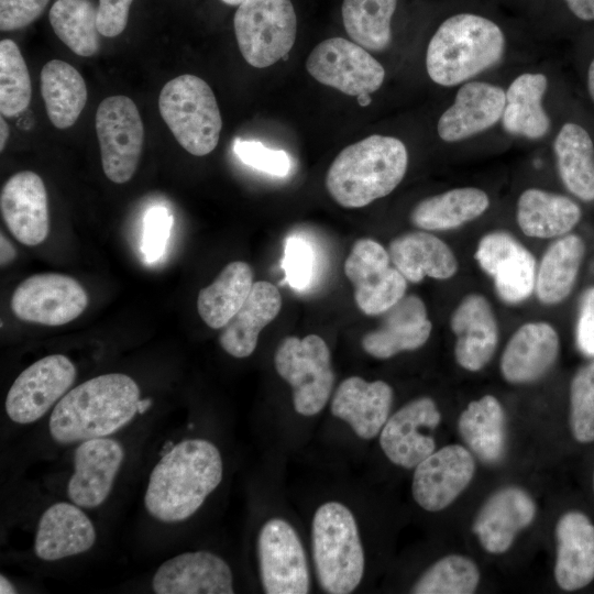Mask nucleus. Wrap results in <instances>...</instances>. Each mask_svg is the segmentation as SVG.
<instances>
[{
	"mask_svg": "<svg viewBox=\"0 0 594 594\" xmlns=\"http://www.w3.org/2000/svg\"><path fill=\"white\" fill-rule=\"evenodd\" d=\"M222 476L223 461L218 447L207 439H185L153 468L144 495L145 508L160 521H185L219 486Z\"/></svg>",
	"mask_w": 594,
	"mask_h": 594,
	"instance_id": "1",
	"label": "nucleus"
},
{
	"mask_svg": "<svg viewBox=\"0 0 594 594\" xmlns=\"http://www.w3.org/2000/svg\"><path fill=\"white\" fill-rule=\"evenodd\" d=\"M140 388L122 373L92 377L67 392L54 406L48 428L53 440L68 444L108 437L138 413Z\"/></svg>",
	"mask_w": 594,
	"mask_h": 594,
	"instance_id": "2",
	"label": "nucleus"
},
{
	"mask_svg": "<svg viewBox=\"0 0 594 594\" xmlns=\"http://www.w3.org/2000/svg\"><path fill=\"white\" fill-rule=\"evenodd\" d=\"M506 36L493 20L462 12L446 19L427 47L426 69L439 86L453 87L497 65L506 52Z\"/></svg>",
	"mask_w": 594,
	"mask_h": 594,
	"instance_id": "3",
	"label": "nucleus"
},
{
	"mask_svg": "<svg viewBox=\"0 0 594 594\" xmlns=\"http://www.w3.org/2000/svg\"><path fill=\"white\" fill-rule=\"evenodd\" d=\"M407 166V148L399 139L370 135L338 154L328 169L326 187L340 206L362 208L389 195Z\"/></svg>",
	"mask_w": 594,
	"mask_h": 594,
	"instance_id": "4",
	"label": "nucleus"
},
{
	"mask_svg": "<svg viewBox=\"0 0 594 594\" xmlns=\"http://www.w3.org/2000/svg\"><path fill=\"white\" fill-rule=\"evenodd\" d=\"M311 549L320 588L330 594L352 593L365 571V553L356 519L337 501L321 504L311 521Z\"/></svg>",
	"mask_w": 594,
	"mask_h": 594,
	"instance_id": "5",
	"label": "nucleus"
},
{
	"mask_svg": "<svg viewBox=\"0 0 594 594\" xmlns=\"http://www.w3.org/2000/svg\"><path fill=\"white\" fill-rule=\"evenodd\" d=\"M162 119L188 153L204 156L212 152L222 129L213 91L195 75H180L162 88L158 98Z\"/></svg>",
	"mask_w": 594,
	"mask_h": 594,
	"instance_id": "6",
	"label": "nucleus"
},
{
	"mask_svg": "<svg viewBox=\"0 0 594 594\" xmlns=\"http://www.w3.org/2000/svg\"><path fill=\"white\" fill-rule=\"evenodd\" d=\"M274 366L292 387L297 414L310 417L323 409L332 392L334 373L330 350L321 337L283 339L274 353Z\"/></svg>",
	"mask_w": 594,
	"mask_h": 594,
	"instance_id": "7",
	"label": "nucleus"
},
{
	"mask_svg": "<svg viewBox=\"0 0 594 594\" xmlns=\"http://www.w3.org/2000/svg\"><path fill=\"white\" fill-rule=\"evenodd\" d=\"M233 25L243 58L253 67L265 68L292 50L297 19L290 0H244Z\"/></svg>",
	"mask_w": 594,
	"mask_h": 594,
	"instance_id": "8",
	"label": "nucleus"
},
{
	"mask_svg": "<svg viewBox=\"0 0 594 594\" xmlns=\"http://www.w3.org/2000/svg\"><path fill=\"white\" fill-rule=\"evenodd\" d=\"M95 125L103 173L116 184L129 182L144 143V127L135 103L125 96L105 98L98 106Z\"/></svg>",
	"mask_w": 594,
	"mask_h": 594,
	"instance_id": "9",
	"label": "nucleus"
},
{
	"mask_svg": "<svg viewBox=\"0 0 594 594\" xmlns=\"http://www.w3.org/2000/svg\"><path fill=\"white\" fill-rule=\"evenodd\" d=\"M257 558L262 587L267 594H305L310 590V572L302 542L284 518L266 520L257 536Z\"/></svg>",
	"mask_w": 594,
	"mask_h": 594,
	"instance_id": "10",
	"label": "nucleus"
},
{
	"mask_svg": "<svg viewBox=\"0 0 594 594\" xmlns=\"http://www.w3.org/2000/svg\"><path fill=\"white\" fill-rule=\"evenodd\" d=\"M308 73L320 84L358 97L378 90L385 69L364 47L342 37L319 43L306 61Z\"/></svg>",
	"mask_w": 594,
	"mask_h": 594,
	"instance_id": "11",
	"label": "nucleus"
},
{
	"mask_svg": "<svg viewBox=\"0 0 594 594\" xmlns=\"http://www.w3.org/2000/svg\"><path fill=\"white\" fill-rule=\"evenodd\" d=\"M391 263L388 252L372 239L358 240L344 262L355 304L367 316L382 315L405 296L407 279Z\"/></svg>",
	"mask_w": 594,
	"mask_h": 594,
	"instance_id": "12",
	"label": "nucleus"
},
{
	"mask_svg": "<svg viewBox=\"0 0 594 594\" xmlns=\"http://www.w3.org/2000/svg\"><path fill=\"white\" fill-rule=\"evenodd\" d=\"M76 378V367L63 354L44 356L26 367L12 383L6 411L16 424L42 418L67 393Z\"/></svg>",
	"mask_w": 594,
	"mask_h": 594,
	"instance_id": "13",
	"label": "nucleus"
},
{
	"mask_svg": "<svg viewBox=\"0 0 594 594\" xmlns=\"http://www.w3.org/2000/svg\"><path fill=\"white\" fill-rule=\"evenodd\" d=\"M87 305L88 296L84 287L75 278L58 273L28 277L11 297V309L15 317L52 327L73 321Z\"/></svg>",
	"mask_w": 594,
	"mask_h": 594,
	"instance_id": "14",
	"label": "nucleus"
},
{
	"mask_svg": "<svg viewBox=\"0 0 594 594\" xmlns=\"http://www.w3.org/2000/svg\"><path fill=\"white\" fill-rule=\"evenodd\" d=\"M440 422L432 398H415L388 417L380 432L381 449L393 464L415 469L436 451L432 433Z\"/></svg>",
	"mask_w": 594,
	"mask_h": 594,
	"instance_id": "15",
	"label": "nucleus"
},
{
	"mask_svg": "<svg viewBox=\"0 0 594 594\" xmlns=\"http://www.w3.org/2000/svg\"><path fill=\"white\" fill-rule=\"evenodd\" d=\"M475 260L493 278L496 293L506 304H519L532 294L537 275L535 257L508 232L492 231L482 237Z\"/></svg>",
	"mask_w": 594,
	"mask_h": 594,
	"instance_id": "16",
	"label": "nucleus"
},
{
	"mask_svg": "<svg viewBox=\"0 0 594 594\" xmlns=\"http://www.w3.org/2000/svg\"><path fill=\"white\" fill-rule=\"evenodd\" d=\"M474 474L475 460L468 448L444 446L415 468L413 497L425 510L440 512L459 497Z\"/></svg>",
	"mask_w": 594,
	"mask_h": 594,
	"instance_id": "17",
	"label": "nucleus"
},
{
	"mask_svg": "<svg viewBox=\"0 0 594 594\" xmlns=\"http://www.w3.org/2000/svg\"><path fill=\"white\" fill-rule=\"evenodd\" d=\"M124 459L114 439L102 437L81 441L74 453V473L67 484L69 499L81 508H96L109 496Z\"/></svg>",
	"mask_w": 594,
	"mask_h": 594,
	"instance_id": "18",
	"label": "nucleus"
},
{
	"mask_svg": "<svg viewBox=\"0 0 594 594\" xmlns=\"http://www.w3.org/2000/svg\"><path fill=\"white\" fill-rule=\"evenodd\" d=\"M504 108V88L487 81H466L458 89L452 105L440 116L438 135L447 143L468 140L501 121Z\"/></svg>",
	"mask_w": 594,
	"mask_h": 594,
	"instance_id": "19",
	"label": "nucleus"
},
{
	"mask_svg": "<svg viewBox=\"0 0 594 594\" xmlns=\"http://www.w3.org/2000/svg\"><path fill=\"white\" fill-rule=\"evenodd\" d=\"M152 587L157 594H232L233 574L220 556L210 551H189L163 562Z\"/></svg>",
	"mask_w": 594,
	"mask_h": 594,
	"instance_id": "20",
	"label": "nucleus"
},
{
	"mask_svg": "<svg viewBox=\"0 0 594 594\" xmlns=\"http://www.w3.org/2000/svg\"><path fill=\"white\" fill-rule=\"evenodd\" d=\"M536 513L537 506L528 492L517 486H505L485 501L472 529L486 552L502 554L534 521Z\"/></svg>",
	"mask_w": 594,
	"mask_h": 594,
	"instance_id": "21",
	"label": "nucleus"
},
{
	"mask_svg": "<svg viewBox=\"0 0 594 594\" xmlns=\"http://www.w3.org/2000/svg\"><path fill=\"white\" fill-rule=\"evenodd\" d=\"M0 209L8 229L22 244L34 246L46 239L47 193L37 174L23 170L12 175L2 187Z\"/></svg>",
	"mask_w": 594,
	"mask_h": 594,
	"instance_id": "22",
	"label": "nucleus"
},
{
	"mask_svg": "<svg viewBox=\"0 0 594 594\" xmlns=\"http://www.w3.org/2000/svg\"><path fill=\"white\" fill-rule=\"evenodd\" d=\"M382 315L381 324L361 340L369 355L385 360L404 351L417 350L428 341L432 324L420 297L404 296Z\"/></svg>",
	"mask_w": 594,
	"mask_h": 594,
	"instance_id": "23",
	"label": "nucleus"
},
{
	"mask_svg": "<svg viewBox=\"0 0 594 594\" xmlns=\"http://www.w3.org/2000/svg\"><path fill=\"white\" fill-rule=\"evenodd\" d=\"M450 327L457 340L454 356L466 371L482 370L498 343V326L493 308L481 294L466 295L452 312Z\"/></svg>",
	"mask_w": 594,
	"mask_h": 594,
	"instance_id": "24",
	"label": "nucleus"
},
{
	"mask_svg": "<svg viewBox=\"0 0 594 594\" xmlns=\"http://www.w3.org/2000/svg\"><path fill=\"white\" fill-rule=\"evenodd\" d=\"M393 399V388L386 382H367L360 376H350L334 392L330 410L358 437L371 440L380 435L387 421Z\"/></svg>",
	"mask_w": 594,
	"mask_h": 594,
	"instance_id": "25",
	"label": "nucleus"
},
{
	"mask_svg": "<svg viewBox=\"0 0 594 594\" xmlns=\"http://www.w3.org/2000/svg\"><path fill=\"white\" fill-rule=\"evenodd\" d=\"M559 336L548 322L522 324L508 340L501 359L503 377L512 384L531 383L542 377L556 363Z\"/></svg>",
	"mask_w": 594,
	"mask_h": 594,
	"instance_id": "26",
	"label": "nucleus"
},
{
	"mask_svg": "<svg viewBox=\"0 0 594 594\" xmlns=\"http://www.w3.org/2000/svg\"><path fill=\"white\" fill-rule=\"evenodd\" d=\"M554 579L564 591L585 587L594 580V525L581 513L563 514L556 525Z\"/></svg>",
	"mask_w": 594,
	"mask_h": 594,
	"instance_id": "27",
	"label": "nucleus"
},
{
	"mask_svg": "<svg viewBox=\"0 0 594 594\" xmlns=\"http://www.w3.org/2000/svg\"><path fill=\"white\" fill-rule=\"evenodd\" d=\"M96 537L94 524L78 505L55 503L38 520L35 554L44 561H57L88 551Z\"/></svg>",
	"mask_w": 594,
	"mask_h": 594,
	"instance_id": "28",
	"label": "nucleus"
},
{
	"mask_svg": "<svg viewBox=\"0 0 594 594\" xmlns=\"http://www.w3.org/2000/svg\"><path fill=\"white\" fill-rule=\"evenodd\" d=\"M282 297L278 288L270 282L258 280L239 311L222 328L219 336L221 348L231 356H250L265 326L279 314Z\"/></svg>",
	"mask_w": 594,
	"mask_h": 594,
	"instance_id": "29",
	"label": "nucleus"
},
{
	"mask_svg": "<svg viewBox=\"0 0 594 594\" xmlns=\"http://www.w3.org/2000/svg\"><path fill=\"white\" fill-rule=\"evenodd\" d=\"M388 254L393 265L411 283H419L426 276L448 279L458 271V260L450 246L425 231L408 232L393 239Z\"/></svg>",
	"mask_w": 594,
	"mask_h": 594,
	"instance_id": "30",
	"label": "nucleus"
},
{
	"mask_svg": "<svg viewBox=\"0 0 594 594\" xmlns=\"http://www.w3.org/2000/svg\"><path fill=\"white\" fill-rule=\"evenodd\" d=\"M548 78L542 73L527 72L518 75L505 90L503 129L510 135L527 140L544 138L551 120L543 107Z\"/></svg>",
	"mask_w": 594,
	"mask_h": 594,
	"instance_id": "31",
	"label": "nucleus"
},
{
	"mask_svg": "<svg viewBox=\"0 0 594 594\" xmlns=\"http://www.w3.org/2000/svg\"><path fill=\"white\" fill-rule=\"evenodd\" d=\"M581 216V208L575 201L540 188L524 190L517 200V223L530 238L549 239L568 234Z\"/></svg>",
	"mask_w": 594,
	"mask_h": 594,
	"instance_id": "32",
	"label": "nucleus"
},
{
	"mask_svg": "<svg viewBox=\"0 0 594 594\" xmlns=\"http://www.w3.org/2000/svg\"><path fill=\"white\" fill-rule=\"evenodd\" d=\"M553 152L565 188L583 201H593L594 143L590 133L575 122L563 123L554 138Z\"/></svg>",
	"mask_w": 594,
	"mask_h": 594,
	"instance_id": "33",
	"label": "nucleus"
},
{
	"mask_svg": "<svg viewBox=\"0 0 594 594\" xmlns=\"http://www.w3.org/2000/svg\"><path fill=\"white\" fill-rule=\"evenodd\" d=\"M488 195L476 187H459L419 201L410 213L414 226L427 231L457 229L482 216Z\"/></svg>",
	"mask_w": 594,
	"mask_h": 594,
	"instance_id": "34",
	"label": "nucleus"
},
{
	"mask_svg": "<svg viewBox=\"0 0 594 594\" xmlns=\"http://www.w3.org/2000/svg\"><path fill=\"white\" fill-rule=\"evenodd\" d=\"M458 430L470 449L482 462L495 464L505 452V413L493 395L471 402L461 413Z\"/></svg>",
	"mask_w": 594,
	"mask_h": 594,
	"instance_id": "35",
	"label": "nucleus"
},
{
	"mask_svg": "<svg viewBox=\"0 0 594 594\" xmlns=\"http://www.w3.org/2000/svg\"><path fill=\"white\" fill-rule=\"evenodd\" d=\"M584 252L585 244L576 234H564L548 246L540 261L535 285L542 304L556 305L570 295Z\"/></svg>",
	"mask_w": 594,
	"mask_h": 594,
	"instance_id": "36",
	"label": "nucleus"
},
{
	"mask_svg": "<svg viewBox=\"0 0 594 594\" xmlns=\"http://www.w3.org/2000/svg\"><path fill=\"white\" fill-rule=\"evenodd\" d=\"M253 284V272L248 263H229L210 285L199 292L197 310L200 318L212 329L223 328L242 307Z\"/></svg>",
	"mask_w": 594,
	"mask_h": 594,
	"instance_id": "37",
	"label": "nucleus"
},
{
	"mask_svg": "<svg viewBox=\"0 0 594 594\" xmlns=\"http://www.w3.org/2000/svg\"><path fill=\"white\" fill-rule=\"evenodd\" d=\"M41 94L48 119L57 129L72 127L87 101L82 76L74 66L59 59L50 61L43 66Z\"/></svg>",
	"mask_w": 594,
	"mask_h": 594,
	"instance_id": "38",
	"label": "nucleus"
},
{
	"mask_svg": "<svg viewBox=\"0 0 594 594\" xmlns=\"http://www.w3.org/2000/svg\"><path fill=\"white\" fill-rule=\"evenodd\" d=\"M396 4L397 0H343L341 13L348 35L367 51L386 50Z\"/></svg>",
	"mask_w": 594,
	"mask_h": 594,
	"instance_id": "39",
	"label": "nucleus"
},
{
	"mask_svg": "<svg viewBox=\"0 0 594 594\" xmlns=\"http://www.w3.org/2000/svg\"><path fill=\"white\" fill-rule=\"evenodd\" d=\"M48 16L55 34L75 54L90 57L99 52L98 8L90 0H56Z\"/></svg>",
	"mask_w": 594,
	"mask_h": 594,
	"instance_id": "40",
	"label": "nucleus"
},
{
	"mask_svg": "<svg viewBox=\"0 0 594 594\" xmlns=\"http://www.w3.org/2000/svg\"><path fill=\"white\" fill-rule=\"evenodd\" d=\"M481 573L474 561L461 554H448L430 565L413 585L415 594H471Z\"/></svg>",
	"mask_w": 594,
	"mask_h": 594,
	"instance_id": "41",
	"label": "nucleus"
},
{
	"mask_svg": "<svg viewBox=\"0 0 594 594\" xmlns=\"http://www.w3.org/2000/svg\"><path fill=\"white\" fill-rule=\"evenodd\" d=\"M31 79L20 48L12 40L0 42V112L14 117L31 101Z\"/></svg>",
	"mask_w": 594,
	"mask_h": 594,
	"instance_id": "42",
	"label": "nucleus"
},
{
	"mask_svg": "<svg viewBox=\"0 0 594 594\" xmlns=\"http://www.w3.org/2000/svg\"><path fill=\"white\" fill-rule=\"evenodd\" d=\"M569 422L576 441H594V361L581 367L571 381Z\"/></svg>",
	"mask_w": 594,
	"mask_h": 594,
	"instance_id": "43",
	"label": "nucleus"
},
{
	"mask_svg": "<svg viewBox=\"0 0 594 594\" xmlns=\"http://www.w3.org/2000/svg\"><path fill=\"white\" fill-rule=\"evenodd\" d=\"M233 151L244 164L266 174L284 177L289 172L288 154L282 150L268 148L258 141L235 139Z\"/></svg>",
	"mask_w": 594,
	"mask_h": 594,
	"instance_id": "44",
	"label": "nucleus"
},
{
	"mask_svg": "<svg viewBox=\"0 0 594 594\" xmlns=\"http://www.w3.org/2000/svg\"><path fill=\"white\" fill-rule=\"evenodd\" d=\"M282 267L286 280L294 289H304L309 285L314 275L315 254L312 246L300 237L286 240Z\"/></svg>",
	"mask_w": 594,
	"mask_h": 594,
	"instance_id": "45",
	"label": "nucleus"
},
{
	"mask_svg": "<svg viewBox=\"0 0 594 594\" xmlns=\"http://www.w3.org/2000/svg\"><path fill=\"white\" fill-rule=\"evenodd\" d=\"M173 226V216L163 206L150 208L144 217L142 251L148 263L156 262L165 252Z\"/></svg>",
	"mask_w": 594,
	"mask_h": 594,
	"instance_id": "46",
	"label": "nucleus"
},
{
	"mask_svg": "<svg viewBox=\"0 0 594 594\" xmlns=\"http://www.w3.org/2000/svg\"><path fill=\"white\" fill-rule=\"evenodd\" d=\"M50 0H0V30L22 29L35 21Z\"/></svg>",
	"mask_w": 594,
	"mask_h": 594,
	"instance_id": "47",
	"label": "nucleus"
},
{
	"mask_svg": "<svg viewBox=\"0 0 594 594\" xmlns=\"http://www.w3.org/2000/svg\"><path fill=\"white\" fill-rule=\"evenodd\" d=\"M132 2L133 0H99L97 25L101 35L114 37L124 31Z\"/></svg>",
	"mask_w": 594,
	"mask_h": 594,
	"instance_id": "48",
	"label": "nucleus"
},
{
	"mask_svg": "<svg viewBox=\"0 0 594 594\" xmlns=\"http://www.w3.org/2000/svg\"><path fill=\"white\" fill-rule=\"evenodd\" d=\"M576 344L583 354L594 356V286L587 288L580 300Z\"/></svg>",
	"mask_w": 594,
	"mask_h": 594,
	"instance_id": "49",
	"label": "nucleus"
},
{
	"mask_svg": "<svg viewBox=\"0 0 594 594\" xmlns=\"http://www.w3.org/2000/svg\"><path fill=\"white\" fill-rule=\"evenodd\" d=\"M569 10L582 21L594 20V0H563Z\"/></svg>",
	"mask_w": 594,
	"mask_h": 594,
	"instance_id": "50",
	"label": "nucleus"
},
{
	"mask_svg": "<svg viewBox=\"0 0 594 594\" xmlns=\"http://www.w3.org/2000/svg\"><path fill=\"white\" fill-rule=\"evenodd\" d=\"M1 265L4 266L9 264L15 256V250L12 246L11 242L1 234Z\"/></svg>",
	"mask_w": 594,
	"mask_h": 594,
	"instance_id": "51",
	"label": "nucleus"
},
{
	"mask_svg": "<svg viewBox=\"0 0 594 594\" xmlns=\"http://www.w3.org/2000/svg\"><path fill=\"white\" fill-rule=\"evenodd\" d=\"M586 86L588 95L594 103V58L592 59L587 68Z\"/></svg>",
	"mask_w": 594,
	"mask_h": 594,
	"instance_id": "52",
	"label": "nucleus"
},
{
	"mask_svg": "<svg viewBox=\"0 0 594 594\" xmlns=\"http://www.w3.org/2000/svg\"><path fill=\"white\" fill-rule=\"evenodd\" d=\"M0 150L3 151L6 144H7V141H8V138H9V125L7 123V121L4 120L3 116H1V119H0Z\"/></svg>",
	"mask_w": 594,
	"mask_h": 594,
	"instance_id": "53",
	"label": "nucleus"
},
{
	"mask_svg": "<svg viewBox=\"0 0 594 594\" xmlns=\"http://www.w3.org/2000/svg\"><path fill=\"white\" fill-rule=\"evenodd\" d=\"M0 593L1 594L16 593L13 584L3 574L0 575Z\"/></svg>",
	"mask_w": 594,
	"mask_h": 594,
	"instance_id": "54",
	"label": "nucleus"
},
{
	"mask_svg": "<svg viewBox=\"0 0 594 594\" xmlns=\"http://www.w3.org/2000/svg\"><path fill=\"white\" fill-rule=\"evenodd\" d=\"M151 406H152V399L151 398L140 399L139 403H138V413L143 414Z\"/></svg>",
	"mask_w": 594,
	"mask_h": 594,
	"instance_id": "55",
	"label": "nucleus"
},
{
	"mask_svg": "<svg viewBox=\"0 0 594 594\" xmlns=\"http://www.w3.org/2000/svg\"><path fill=\"white\" fill-rule=\"evenodd\" d=\"M356 98H358V103L361 107H367L372 102V98L370 94H361Z\"/></svg>",
	"mask_w": 594,
	"mask_h": 594,
	"instance_id": "56",
	"label": "nucleus"
},
{
	"mask_svg": "<svg viewBox=\"0 0 594 594\" xmlns=\"http://www.w3.org/2000/svg\"><path fill=\"white\" fill-rule=\"evenodd\" d=\"M173 447H174V443L172 441H167L165 446L163 447L161 454L163 455L164 453L169 451Z\"/></svg>",
	"mask_w": 594,
	"mask_h": 594,
	"instance_id": "57",
	"label": "nucleus"
},
{
	"mask_svg": "<svg viewBox=\"0 0 594 594\" xmlns=\"http://www.w3.org/2000/svg\"><path fill=\"white\" fill-rule=\"evenodd\" d=\"M229 6H240L244 0H221Z\"/></svg>",
	"mask_w": 594,
	"mask_h": 594,
	"instance_id": "58",
	"label": "nucleus"
},
{
	"mask_svg": "<svg viewBox=\"0 0 594 594\" xmlns=\"http://www.w3.org/2000/svg\"><path fill=\"white\" fill-rule=\"evenodd\" d=\"M593 485H594V479H593Z\"/></svg>",
	"mask_w": 594,
	"mask_h": 594,
	"instance_id": "59",
	"label": "nucleus"
}]
</instances>
